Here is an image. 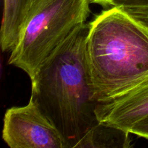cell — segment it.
Returning <instances> with one entry per match:
<instances>
[{"instance_id":"10","label":"cell","mask_w":148,"mask_h":148,"mask_svg":"<svg viewBox=\"0 0 148 148\" xmlns=\"http://www.w3.org/2000/svg\"><path fill=\"white\" fill-rule=\"evenodd\" d=\"M89 1L90 3L99 4L105 7H111L113 0H89Z\"/></svg>"},{"instance_id":"9","label":"cell","mask_w":148,"mask_h":148,"mask_svg":"<svg viewBox=\"0 0 148 148\" xmlns=\"http://www.w3.org/2000/svg\"><path fill=\"white\" fill-rule=\"evenodd\" d=\"M130 133L148 140V116L137 123L132 129Z\"/></svg>"},{"instance_id":"7","label":"cell","mask_w":148,"mask_h":148,"mask_svg":"<svg viewBox=\"0 0 148 148\" xmlns=\"http://www.w3.org/2000/svg\"><path fill=\"white\" fill-rule=\"evenodd\" d=\"M131 133L98 121L87 133L77 148H128Z\"/></svg>"},{"instance_id":"5","label":"cell","mask_w":148,"mask_h":148,"mask_svg":"<svg viewBox=\"0 0 148 148\" xmlns=\"http://www.w3.org/2000/svg\"><path fill=\"white\" fill-rule=\"evenodd\" d=\"M95 112L98 121L130 133L148 116V77L122 95L98 103Z\"/></svg>"},{"instance_id":"4","label":"cell","mask_w":148,"mask_h":148,"mask_svg":"<svg viewBox=\"0 0 148 148\" xmlns=\"http://www.w3.org/2000/svg\"><path fill=\"white\" fill-rule=\"evenodd\" d=\"M2 138L11 148H66L59 130L31 97L27 105L6 111Z\"/></svg>"},{"instance_id":"2","label":"cell","mask_w":148,"mask_h":148,"mask_svg":"<svg viewBox=\"0 0 148 148\" xmlns=\"http://www.w3.org/2000/svg\"><path fill=\"white\" fill-rule=\"evenodd\" d=\"M85 56L95 99L103 103L148 77V14L111 6L88 23Z\"/></svg>"},{"instance_id":"3","label":"cell","mask_w":148,"mask_h":148,"mask_svg":"<svg viewBox=\"0 0 148 148\" xmlns=\"http://www.w3.org/2000/svg\"><path fill=\"white\" fill-rule=\"evenodd\" d=\"M89 0H36L11 50L8 64L31 79L53 51L90 12Z\"/></svg>"},{"instance_id":"1","label":"cell","mask_w":148,"mask_h":148,"mask_svg":"<svg viewBox=\"0 0 148 148\" xmlns=\"http://www.w3.org/2000/svg\"><path fill=\"white\" fill-rule=\"evenodd\" d=\"M89 24L77 26L42 63L31 80V95L62 134L77 148L98 123L85 56Z\"/></svg>"},{"instance_id":"6","label":"cell","mask_w":148,"mask_h":148,"mask_svg":"<svg viewBox=\"0 0 148 148\" xmlns=\"http://www.w3.org/2000/svg\"><path fill=\"white\" fill-rule=\"evenodd\" d=\"M36 0H3L0 43L3 51L15 46L29 11Z\"/></svg>"},{"instance_id":"8","label":"cell","mask_w":148,"mask_h":148,"mask_svg":"<svg viewBox=\"0 0 148 148\" xmlns=\"http://www.w3.org/2000/svg\"><path fill=\"white\" fill-rule=\"evenodd\" d=\"M123 6L130 10L148 14V0H113L111 6Z\"/></svg>"}]
</instances>
